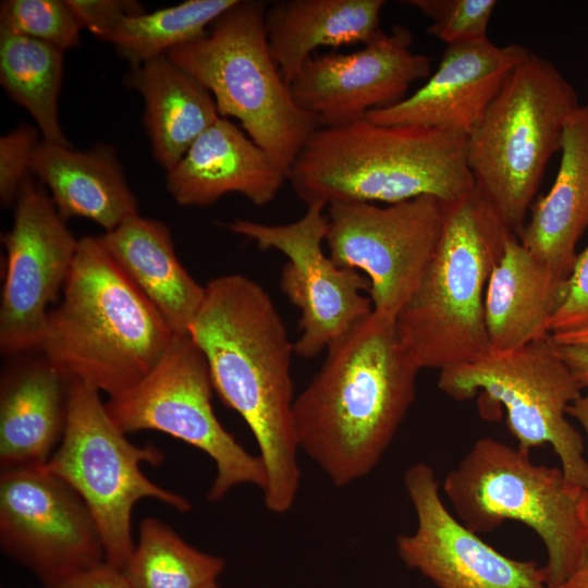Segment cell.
I'll return each instance as SVG.
<instances>
[{"label": "cell", "instance_id": "cell-1", "mask_svg": "<svg viewBox=\"0 0 588 588\" xmlns=\"http://www.w3.org/2000/svg\"><path fill=\"white\" fill-rule=\"evenodd\" d=\"M188 334L207 359L215 391L256 440L267 475L266 507L286 513L301 483L293 422L294 344L271 297L246 275L213 278L205 285Z\"/></svg>", "mask_w": 588, "mask_h": 588}, {"label": "cell", "instance_id": "cell-2", "mask_svg": "<svg viewBox=\"0 0 588 588\" xmlns=\"http://www.w3.org/2000/svg\"><path fill=\"white\" fill-rule=\"evenodd\" d=\"M419 371L395 320L372 310L327 348L321 368L295 397L299 451L335 487L366 477L413 404Z\"/></svg>", "mask_w": 588, "mask_h": 588}, {"label": "cell", "instance_id": "cell-3", "mask_svg": "<svg viewBox=\"0 0 588 588\" xmlns=\"http://www.w3.org/2000/svg\"><path fill=\"white\" fill-rule=\"evenodd\" d=\"M465 134L420 125H384L366 118L319 127L287 181L311 201L395 204L420 196L457 201L476 187Z\"/></svg>", "mask_w": 588, "mask_h": 588}, {"label": "cell", "instance_id": "cell-4", "mask_svg": "<svg viewBox=\"0 0 588 588\" xmlns=\"http://www.w3.org/2000/svg\"><path fill=\"white\" fill-rule=\"evenodd\" d=\"M175 333L106 250L100 236L79 238L39 352L69 380L111 396L137 384Z\"/></svg>", "mask_w": 588, "mask_h": 588}, {"label": "cell", "instance_id": "cell-5", "mask_svg": "<svg viewBox=\"0 0 588 588\" xmlns=\"http://www.w3.org/2000/svg\"><path fill=\"white\" fill-rule=\"evenodd\" d=\"M510 234L477 187L446 204L438 248L395 318L399 340L420 370L469 363L491 348L485 295Z\"/></svg>", "mask_w": 588, "mask_h": 588}, {"label": "cell", "instance_id": "cell-6", "mask_svg": "<svg viewBox=\"0 0 588 588\" xmlns=\"http://www.w3.org/2000/svg\"><path fill=\"white\" fill-rule=\"evenodd\" d=\"M458 520L476 534L505 520L525 524L542 540L548 588L566 580L588 552V490L562 468L537 465L529 453L492 438L478 439L443 483Z\"/></svg>", "mask_w": 588, "mask_h": 588}, {"label": "cell", "instance_id": "cell-7", "mask_svg": "<svg viewBox=\"0 0 588 588\" xmlns=\"http://www.w3.org/2000/svg\"><path fill=\"white\" fill-rule=\"evenodd\" d=\"M579 106L558 68L530 51L467 136L466 160L476 187L516 236Z\"/></svg>", "mask_w": 588, "mask_h": 588}, {"label": "cell", "instance_id": "cell-8", "mask_svg": "<svg viewBox=\"0 0 588 588\" xmlns=\"http://www.w3.org/2000/svg\"><path fill=\"white\" fill-rule=\"evenodd\" d=\"M266 11L265 1L237 0L204 36L166 56L211 94L220 117L236 119L289 176L319 124L295 103L272 58Z\"/></svg>", "mask_w": 588, "mask_h": 588}, {"label": "cell", "instance_id": "cell-9", "mask_svg": "<svg viewBox=\"0 0 588 588\" xmlns=\"http://www.w3.org/2000/svg\"><path fill=\"white\" fill-rule=\"evenodd\" d=\"M99 393L83 381L70 380L63 436L45 466L84 500L101 536L106 562L122 571L135 546L131 517L137 501L155 499L182 513L191 510V503L144 475L140 464H160L162 452L130 442Z\"/></svg>", "mask_w": 588, "mask_h": 588}, {"label": "cell", "instance_id": "cell-10", "mask_svg": "<svg viewBox=\"0 0 588 588\" xmlns=\"http://www.w3.org/2000/svg\"><path fill=\"white\" fill-rule=\"evenodd\" d=\"M438 388L464 401L482 391L506 409L507 427L518 448L549 443L564 477L588 490V462L580 433L567 420V407L581 388L550 335L510 351L490 348L480 357L440 370Z\"/></svg>", "mask_w": 588, "mask_h": 588}, {"label": "cell", "instance_id": "cell-11", "mask_svg": "<svg viewBox=\"0 0 588 588\" xmlns=\"http://www.w3.org/2000/svg\"><path fill=\"white\" fill-rule=\"evenodd\" d=\"M205 355L189 334H175L157 365L133 388L109 397L107 412L126 433L157 430L206 453L216 465L207 493L219 501L236 486L264 490L267 481L259 455L247 452L218 420Z\"/></svg>", "mask_w": 588, "mask_h": 588}, {"label": "cell", "instance_id": "cell-12", "mask_svg": "<svg viewBox=\"0 0 588 588\" xmlns=\"http://www.w3.org/2000/svg\"><path fill=\"white\" fill-rule=\"evenodd\" d=\"M446 204L420 196L385 206L327 205L329 257L367 277L375 313L395 320L417 289L438 248Z\"/></svg>", "mask_w": 588, "mask_h": 588}, {"label": "cell", "instance_id": "cell-13", "mask_svg": "<svg viewBox=\"0 0 588 588\" xmlns=\"http://www.w3.org/2000/svg\"><path fill=\"white\" fill-rule=\"evenodd\" d=\"M294 222L265 224L237 219L224 225L234 234L254 242L260 249H274L286 258L280 287L299 310L301 335L294 353L313 358L373 308L370 283L362 272L336 266L323 252L328 232L327 204L311 201Z\"/></svg>", "mask_w": 588, "mask_h": 588}, {"label": "cell", "instance_id": "cell-14", "mask_svg": "<svg viewBox=\"0 0 588 588\" xmlns=\"http://www.w3.org/2000/svg\"><path fill=\"white\" fill-rule=\"evenodd\" d=\"M0 542L45 588L106 562L86 503L45 465L1 470Z\"/></svg>", "mask_w": 588, "mask_h": 588}, {"label": "cell", "instance_id": "cell-15", "mask_svg": "<svg viewBox=\"0 0 588 588\" xmlns=\"http://www.w3.org/2000/svg\"><path fill=\"white\" fill-rule=\"evenodd\" d=\"M29 174L2 237L7 269L0 307V350L8 357L39 352L54 303L71 272L79 240L51 197Z\"/></svg>", "mask_w": 588, "mask_h": 588}, {"label": "cell", "instance_id": "cell-16", "mask_svg": "<svg viewBox=\"0 0 588 588\" xmlns=\"http://www.w3.org/2000/svg\"><path fill=\"white\" fill-rule=\"evenodd\" d=\"M404 486L417 518L414 532L395 539L405 566L438 588H548L542 566L500 553L451 514L429 465L407 468Z\"/></svg>", "mask_w": 588, "mask_h": 588}, {"label": "cell", "instance_id": "cell-17", "mask_svg": "<svg viewBox=\"0 0 588 588\" xmlns=\"http://www.w3.org/2000/svg\"><path fill=\"white\" fill-rule=\"evenodd\" d=\"M413 35L403 25L380 29L351 53L313 56L289 84L295 103L313 114L319 127L365 118L406 97L409 86L430 75L427 56L411 50Z\"/></svg>", "mask_w": 588, "mask_h": 588}, {"label": "cell", "instance_id": "cell-18", "mask_svg": "<svg viewBox=\"0 0 588 588\" xmlns=\"http://www.w3.org/2000/svg\"><path fill=\"white\" fill-rule=\"evenodd\" d=\"M529 52L523 45L498 46L490 39L448 46L437 71L420 88L365 118L377 124L429 126L468 136Z\"/></svg>", "mask_w": 588, "mask_h": 588}, {"label": "cell", "instance_id": "cell-19", "mask_svg": "<svg viewBox=\"0 0 588 588\" xmlns=\"http://www.w3.org/2000/svg\"><path fill=\"white\" fill-rule=\"evenodd\" d=\"M287 176L242 128L220 117L166 173V185L181 206L206 207L229 193L255 206L279 194Z\"/></svg>", "mask_w": 588, "mask_h": 588}, {"label": "cell", "instance_id": "cell-20", "mask_svg": "<svg viewBox=\"0 0 588 588\" xmlns=\"http://www.w3.org/2000/svg\"><path fill=\"white\" fill-rule=\"evenodd\" d=\"M0 383L1 470L45 465L65 428L70 380L40 352L14 357Z\"/></svg>", "mask_w": 588, "mask_h": 588}, {"label": "cell", "instance_id": "cell-21", "mask_svg": "<svg viewBox=\"0 0 588 588\" xmlns=\"http://www.w3.org/2000/svg\"><path fill=\"white\" fill-rule=\"evenodd\" d=\"M30 172L50 192L65 220L90 219L112 231L138 213V203L114 148L96 144L85 150L40 140Z\"/></svg>", "mask_w": 588, "mask_h": 588}, {"label": "cell", "instance_id": "cell-22", "mask_svg": "<svg viewBox=\"0 0 588 588\" xmlns=\"http://www.w3.org/2000/svg\"><path fill=\"white\" fill-rule=\"evenodd\" d=\"M529 211L519 242L555 274L568 279L578 255L577 243L588 228L587 105L568 118L554 183Z\"/></svg>", "mask_w": 588, "mask_h": 588}, {"label": "cell", "instance_id": "cell-23", "mask_svg": "<svg viewBox=\"0 0 588 588\" xmlns=\"http://www.w3.org/2000/svg\"><path fill=\"white\" fill-rule=\"evenodd\" d=\"M567 280L527 250L510 234L493 268L485 295L490 346L510 351L550 335V321L561 305Z\"/></svg>", "mask_w": 588, "mask_h": 588}, {"label": "cell", "instance_id": "cell-24", "mask_svg": "<svg viewBox=\"0 0 588 588\" xmlns=\"http://www.w3.org/2000/svg\"><path fill=\"white\" fill-rule=\"evenodd\" d=\"M100 240L130 281L150 302L175 334H188L205 298L180 262L169 228L161 221L132 217Z\"/></svg>", "mask_w": 588, "mask_h": 588}, {"label": "cell", "instance_id": "cell-25", "mask_svg": "<svg viewBox=\"0 0 588 588\" xmlns=\"http://www.w3.org/2000/svg\"><path fill=\"white\" fill-rule=\"evenodd\" d=\"M124 83L143 97L151 154L166 171L220 118L211 94L167 56L132 68Z\"/></svg>", "mask_w": 588, "mask_h": 588}, {"label": "cell", "instance_id": "cell-26", "mask_svg": "<svg viewBox=\"0 0 588 588\" xmlns=\"http://www.w3.org/2000/svg\"><path fill=\"white\" fill-rule=\"evenodd\" d=\"M384 0H285L267 8L273 60L290 84L319 47L366 44L381 29Z\"/></svg>", "mask_w": 588, "mask_h": 588}, {"label": "cell", "instance_id": "cell-27", "mask_svg": "<svg viewBox=\"0 0 588 588\" xmlns=\"http://www.w3.org/2000/svg\"><path fill=\"white\" fill-rule=\"evenodd\" d=\"M63 53L49 44L0 30L1 86L33 117L42 140L72 146L59 121Z\"/></svg>", "mask_w": 588, "mask_h": 588}, {"label": "cell", "instance_id": "cell-28", "mask_svg": "<svg viewBox=\"0 0 588 588\" xmlns=\"http://www.w3.org/2000/svg\"><path fill=\"white\" fill-rule=\"evenodd\" d=\"M224 567L222 558L195 549L169 525L148 517L121 572L132 588H200L217 581Z\"/></svg>", "mask_w": 588, "mask_h": 588}, {"label": "cell", "instance_id": "cell-29", "mask_svg": "<svg viewBox=\"0 0 588 588\" xmlns=\"http://www.w3.org/2000/svg\"><path fill=\"white\" fill-rule=\"evenodd\" d=\"M237 0H186L150 13L122 17L102 39L132 68L204 36Z\"/></svg>", "mask_w": 588, "mask_h": 588}, {"label": "cell", "instance_id": "cell-30", "mask_svg": "<svg viewBox=\"0 0 588 588\" xmlns=\"http://www.w3.org/2000/svg\"><path fill=\"white\" fill-rule=\"evenodd\" d=\"M82 25L66 0H5L0 30L49 44L61 51L79 45Z\"/></svg>", "mask_w": 588, "mask_h": 588}, {"label": "cell", "instance_id": "cell-31", "mask_svg": "<svg viewBox=\"0 0 588 588\" xmlns=\"http://www.w3.org/2000/svg\"><path fill=\"white\" fill-rule=\"evenodd\" d=\"M431 23L427 33L448 46L485 41L497 0H405Z\"/></svg>", "mask_w": 588, "mask_h": 588}, {"label": "cell", "instance_id": "cell-32", "mask_svg": "<svg viewBox=\"0 0 588 588\" xmlns=\"http://www.w3.org/2000/svg\"><path fill=\"white\" fill-rule=\"evenodd\" d=\"M39 130L22 124L0 138V200L3 207L14 205L40 143Z\"/></svg>", "mask_w": 588, "mask_h": 588}, {"label": "cell", "instance_id": "cell-33", "mask_svg": "<svg viewBox=\"0 0 588 588\" xmlns=\"http://www.w3.org/2000/svg\"><path fill=\"white\" fill-rule=\"evenodd\" d=\"M588 328V245L577 255L565 296L554 313L550 334Z\"/></svg>", "mask_w": 588, "mask_h": 588}, {"label": "cell", "instance_id": "cell-34", "mask_svg": "<svg viewBox=\"0 0 588 588\" xmlns=\"http://www.w3.org/2000/svg\"><path fill=\"white\" fill-rule=\"evenodd\" d=\"M83 28L102 40L126 15L143 13L142 5L130 0H66Z\"/></svg>", "mask_w": 588, "mask_h": 588}, {"label": "cell", "instance_id": "cell-35", "mask_svg": "<svg viewBox=\"0 0 588 588\" xmlns=\"http://www.w3.org/2000/svg\"><path fill=\"white\" fill-rule=\"evenodd\" d=\"M46 588H132L122 572L105 562Z\"/></svg>", "mask_w": 588, "mask_h": 588}, {"label": "cell", "instance_id": "cell-36", "mask_svg": "<svg viewBox=\"0 0 588 588\" xmlns=\"http://www.w3.org/2000/svg\"><path fill=\"white\" fill-rule=\"evenodd\" d=\"M556 351L567 365L581 389L588 388V352L568 345H556Z\"/></svg>", "mask_w": 588, "mask_h": 588}, {"label": "cell", "instance_id": "cell-37", "mask_svg": "<svg viewBox=\"0 0 588 588\" xmlns=\"http://www.w3.org/2000/svg\"><path fill=\"white\" fill-rule=\"evenodd\" d=\"M550 338L556 345L576 346L588 352V328L552 333L550 334Z\"/></svg>", "mask_w": 588, "mask_h": 588}, {"label": "cell", "instance_id": "cell-38", "mask_svg": "<svg viewBox=\"0 0 588 588\" xmlns=\"http://www.w3.org/2000/svg\"><path fill=\"white\" fill-rule=\"evenodd\" d=\"M566 413L581 425L588 441V388L584 395L581 394L567 407Z\"/></svg>", "mask_w": 588, "mask_h": 588}, {"label": "cell", "instance_id": "cell-39", "mask_svg": "<svg viewBox=\"0 0 588 588\" xmlns=\"http://www.w3.org/2000/svg\"><path fill=\"white\" fill-rule=\"evenodd\" d=\"M555 588H588V552L578 568Z\"/></svg>", "mask_w": 588, "mask_h": 588}, {"label": "cell", "instance_id": "cell-40", "mask_svg": "<svg viewBox=\"0 0 588 588\" xmlns=\"http://www.w3.org/2000/svg\"><path fill=\"white\" fill-rule=\"evenodd\" d=\"M200 588H220V587L218 586L217 581H213V583L205 585V586H203Z\"/></svg>", "mask_w": 588, "mask_h": 588}]
</instances>
